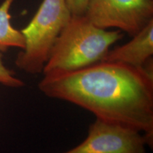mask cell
<instances>
[{
    "mask_svg": "<svg viewBox=\"0 0 153 153\" xmlns=\"http://www.w3.org/2000/svg\"><path fill=\"white\" fill-rule=\"evenodd\" d=\"M153 62L144 68L101 61L69 71L43 74L38 87L49 98L73 104L97 119L143 133L153 145Z\"/></svg>",
    "mask_w": 153,
    "mask_h": 153,
    "instance_id": "obj_1",
    "label": "cell"
},
{
    "mask_svg": "<svg viewBox=\"0 0 153 153\" xmlns=\"http://www.w3.org/2000/svg\"><path fill=\"white\" fill-rule=\"evenodd\" d=\"M123 38L119 30L104 29L85 15L72 14L53 45L43 74L77 70L101 62L111 45Z\"/></svg>",
    "mask_w": 153,
    "mask_h": 153,
    "instance_id": "obj_2",
    "label": "cell"
},
{
    "mask_svg": "<svg viewBox=\"0 0 153 153\" xmlns=\"http://www.w3.org/2000/svg\"><path fill=\"white\" fill-rule=\"evenodd\" d=\"M71 16L66 0H43L21 30L25 45L15 60L17 68L28 74L43 73L53 45Z\"/></svg>",
    "mask_w": 153,
    "mask_h": 153,
    "instance_id": "obj_3",
    "label": "cell"
},
{
    "mask_svg": "<svg viewBox=\"0 0 153 153\" xmlns=\"http://www.w3.org/2000/svg\"><path fill=\"white\" fill-rule=\"evenodd\" d=\"M85 15L95 26L133 37L153 20L152 0H89Z\"/></svg>",
    "mask_w": 153,
    "mask_h": 153,
    "instance_id": "obj_4",
    "label": "cell"
},
{
    "mask_svg": "<svg viewBox=\"0 0 153 153\" xmlns=\"http://www.w3.org/2000/svg\"><path fill=\"white\" fill-rule=\"evenodd\" d=\"M146 145L140 132L96 118L85 140L62 153H147Z\"/></svg>",
    "mask_w": 153,
    "mask_h": 153,
    "instance_id": "obj_5",
    "label": "cell"
},
{
    "mask_svg": "<svg viewBox=\"0 0 153 153\" xmlns=\"http://www.w3.org/2000/svg\"><path fill=\"white\" fill-rule=\"evenodd\" d=\"M153 20L150 21L129 42L109 50L102 61L120 62L137 68H144L152 58Z\"/></svg>",
    "mask_w": 153,
    "mask_h": 153,
    "instance_id": "obj_6",
    "label": "cell"
},
{
    "mask_svg": "<svg viewBox=\"0 0 153 153\" xmlns=\"http://www.w3.org/2000/svg\"><path fill=\"white\" fill-rule=\"evenodd\" d=\"M15 0H4L0 4V52L4 53L11 48L24 49L25 41L21 30L11 24L10 9Z\"/></svg>",
    "mask_w": 153,
    "mask_h": 153,
    "instance_id": "obj_7",
    "label": "cell"
},
{
    "mask_svg": "<svg viewBox=\"0 0 153 153\" xmlns=\"http://www.w3.org/2000/svg\"><path fill=\"white\" fill-rule=\"evenodd\" d=\"M0 84L11 88H22L25 83L15 75V72L5 66L3 54L0 52Z\"/></svg>",
    "mask_w": 153,
    "mask_h": 153,
    "instance_id": "obj_8",
    "label": "cell"
},
{
    "mask_svg": "<svg viewBox=\"0 0 153 153\" xmlns=\"http://www.w3.org/2000/svg\"><path fill=\"white\" fill-rule=\"evenodd\" d=\"M70 12L73 15H85L89 0H66Z\"/></svg>",
    "mask_w": 153,
    "mask_h": 153,
    "instance_id": "obj_9",
    "label": "cell"
}]
</instances>
